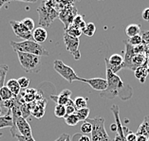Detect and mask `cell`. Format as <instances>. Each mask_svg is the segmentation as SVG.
<instances>
[{"label":"cell","instance_id":"f35d334b","mask_svg":"<svg viewBox=\"0 0 149 141\" xmlns=\"http://www.w3.org/2000/svg\"><path fill=\"white\" fill-rule=\"evenodd\" d=\"M141 36L143 40L144 44L149 46V30H143L141 32Z\"/></svg>","mask_w":149,"mask_h":141},{"label":"cell","instance_id":"ee69618b","mask_svg":"<svg viewBox=\"0 0 149 141\" xmlns=\"http://www.w3.org/2000/svg\"><path fill=\"white\" fill-rule=\"evenodd\" d=\"M136 141H148L147 137H145L143 135H137V140Z\"/></svg>","mask_w":149,"mask_h":141},{"label":"cell","instance_id":"277c9868","mask_svg":"<svg viewBox=\"0 0 149 141\" xmlns=\"http://www.w3.org/2000/svg\"><path fill=\"white\" fill-rule=\"evenodd\" d=\"M86 121L92 125L91 137H90L91 141H111L104 128V118H88Z\"/></svg>","mask_w":149,"mask_h":141},{"label":"cell","instance_id":"e575fe53","mask_svg":"<svg viewBox=\"0 0 149 141\" xmlns=\"http://www.w3.org/2000/svg\"><path fill=\"white\" fill-rule=\"evenodd\" d=\"M92 131V125L89 123L88 121H85L81 126V132L83 133V135H88V133H91Z\"/></svg>","mask_w":149,"mask_h":141},{"label":"cell","instance_id":"ffe728a7","mask_svg":"<svg viewBox=\"0 0 149 141\" xmlns=\"http://www.w3.org/2000/svg\"><path fill=\"white\" fill-rule=\"evenodd\" d=\"M12 112H8L5 115L0 117V129L2 128H7L13 126V117H12Z\"/></svg>","mask_w":149,"mask_h":141},{"label":"cell","instance_id":"7c38bea8","mask_svg":"<svg viewBox=\"0 0 149 141\" xmlns=\"http://www.w3.org/2000/svg\"><path fill=\"white\" fill-rule=\"evenodd\" d=\"M123 44L125 45V58H123V67L126 68V69L131 70L132 61H133L134 56H135V53H134V48L127 41H123Z\"/></svg>","mask_w":149,"mask_h":141},{"label":"cell","instance_id":"d6a6232c","mask_svg":"<svg viewBox=\"0 0 149 141\" xmlns=\"http://www.w3.org/2000/svg\"><path fill=\"white\" fill-rule=\"evenodd\" d=\"M127 42H128L132 46H140L141 44H143V38H141V34L133 36V37L129 38V40Z\"/></svg>","mask_w":149,"mask_h":141},{"label":"cell","instance_id":"7bdbcfd3","mask_svg":"<svg viewBox=\"0 0 149 141\" xmlns=\"http://www.w3.org/2000/svg\"><path fill=\"white\" fill-rule=\"evenodd\" d=\"M68 133H63V135H61L55 141H66V139L68 138Z\"/></svg>","mask_w":149,"mask_h":141},{"label":"cell","instance_id":"9c48e42d","mask_svg":"<svg viewBox=\"0 0 149 141\" xmlns=\"http://www.w3.org/2000/svg\"><path fill=\"white\" fill-rule=\"evenodd\" d=\"M76 15H78L77 9H76V7L74 5H71L65 10H63L62 12H60L58 18L63 22V24L65 25V30H66V28H68L72 24Z\"/></svg>","mask_w":149,"mask_h":141},{"label":"cell","instance_id":"f1b7e54d","mask_svg":"<svg viewBox=\"0 0 149 141\" xmlns=\"http://www.w3.org/2000/svg\"><path fill=\"white\" fill-rule=\"evenodd\" d=\"M89 109L88 108H84V109H79L76 112V115L78 117L80 121H86L88 118Z\"/></svg>","mask_w":149,"mask_h":141},{"label":"cell","instance_id":"1f68e13d","mask_svg":"<svg viewBox=\"0 0 149 141\" xmlns=\"http://www.w3.org/2000/svg\"><path fill=\"white\" fill-rule=\"evenodd\" d=\"M65 107H66V113H67L66 115L76 114V112H77V108H76L75 104H74V102L71 99L70 100V102L67 103V105L65 106Z\"/></svg>","mask_w":149,"mask_h":141},{"label":"cell","instance_id":"b9f144b4","mask_svg":"<svg viewBox=\"0 0 149 141\" xmlns=\"http://www.w3.org/2000/svg\"><path fill=\"white\" fill-rule=\"evenodd\" d=\"M141 16H143V19L149 22V8H145L143 10V13H141Z\"/></svg>","mask_w":149,"mask_h":141},{"label":"cell","instance_id":"5b68a950","mask_svg":"<svg viewBox=\"0 0 149 141\" xmlns=\"http://www.w3.org/2000/svg\"><path fill=\"white\" fill-rule=\"evenodd\" d=\"M18 60L26 72H38L40 69V57L23 52H16Z\"/></svg>","mask_w":149,"mask_h":141},{"label":"cell","instance_id":"c3c4849f","mask_svg":"<svg viewBox=\"0 0 149 141\" xmlns=\"http://www.w3.org/2000/svg\"><path fill=\"white\" fill-rule=\"evenodd\" d=\"M66 141H71V138H70V135L68 136V138L66 139Z\"/></svg>","mask_w":149,"mask_h":141},{"label":"cell","instance_id":"e0dca14e","mask_svg":"<svg viewBox=\"0 0 149 141\" xmlns=\"http://www.w3.org/2000/svg\"><path fill=\"white\" fill-rule=\"evenodd\" d=\"M137 135H143L145 137H149V115L144 117L143 120L141 121L139 129L136 133Z\"/></svg>","mask_w":149,"mask_h":141},{"label":"cell","instance_id":"ba28073f","mask_svg":"<svg viewBox=\"0 0 149 141\" xmlns=\"http://www.w3.org/2000/svg\"><path fill=\"white\" fill-rule=\"evenodd\" d=\"M64 43L66 46L67 50L70 52L75 60H79L81 58V53L79 50L80 40L79 38L72 37L64 31Z\"/></svg>","mask_w":149,"mask_h":141},{"label":"cell","instance_id":"681fc988","mask_svg":"<svg viewBox=\"0 0 149 141\" xmlns=\"http://www.w3.org/2000/svg\"><path fill=\"white\" fill-rule=\"evenodd\" d=\"M1 135H1V133H0V137H1Z\"/></svg>","mask_w":149,"mask_h":141},{"label":"cell","instance_id":"8fae6325","mask_svg":"<svg viewBox=\"0 0 149 141\" xmlns=\"http://www.w3.org/2000/svg\"><path fill=\"white\" fill-rule=\"evenodd\" d=\"M111 112L114 115V118H115V123L117 124V135H116L114 141H126L125 138V131H123V126L121 123V119H120V115H119V106L117 105H112L110 108Z\"/></svg>","mask_w":149,"mask_h":141},{"label":"cell","instance_id":"52a82bcc","mask_svg":"<svg viewBox=\"0 0 149 141\" xmlns=\"http://www.w3.org/2000/svg\"><path fill=\"white\" fill-rule=\"evenodd\" d=\"M13 126L10 129V133L13 137H15L17 135L23 136H32L31 125L29 124L26 118L23 117H18L13 118Z\"/></svg>","mask_w":149,"mask_h":141},{"label":"cell","instance_id":"836d02e7","mask_svg":"<svg viewBox=\"0 0 149 141\" xmlns=\"http://www.w3.org/2000/svg\"><path fill=\"white\" fill-rule=\"evenodd\" d=\"M21 22L23 23V25L25 27H26L30 31H33L34 30V21L31 19V18L30 17H27V18H24V19L21 21Z\"/></svg>","mask_w":149,"mask_h":141},{"label":"cell","instance_id":"f546056e","mask_svg":"<svg viewBox=\"0 0 149 141\" xmlns=\"http://www.w3.org/2000/svg\"><path fill=\"white\" fill-rule=\"evenodd\" d=\"M65 121L68 126H75L78 124V122L80 121L78 117L76 115V114H72V115H68L65 117Z\"/></svg>","mask_w":149,"mask_h":141},{"label":"cell","instance_id":"7a4b0ae2","mask_svg":"<svg viewBox=\"0 0 149 141\" xmlns=\"http://www.w3.org/2000/svg\"><path fill=\"white\" fill-rule=\"evenodd\" d=\"M10 46H13L15 52H23L29 53L36 56H49V53L48 50H46L43 46L34 42L33 40H26L22 42H10Z\"/></svg>","mask_w":149,"mask_h":141},{"label":"cell","instance_id":"603a6c76","mask_svg":"<svg viewBox=\"0 0 149 141\" xmlns=\"http://www.w3.org/2000/svg\"><path fill=\"white\" fill-rule=\"evenodd\" d=\"M95 31H96L95 25L90 22V23H86V27L82 30V33L85 34L86 36H88V37H92L94 33H95Z\"/></svg>","mask_w":149,"mask_h":141},{"label":"cell","instance_id":"60d3db41","mask_svg":"<svg viewBox=\"0 0 149 141\" xmlns=\"http://www.w3.org/2000/svg\"><path fill=\"white\" fill-rule=\"evenodd\" d=\"M15 137L17 138L18 141H35L32 136H23V135H17Z\"/></svg>","mask_w":149,"mask_h":141},{"label":"cell","instance_id":"bcb514c9","mask_svg":"<svg viewBox=\"0 0 149 141\" xmlns=\"http://www.w3.org/2000/svg\"><path fill=\"white\" fill-rule=\"evenodd\" d=\"M111 130H112L113 132H116V131H117V124H116V123L112 124V125H111Z\"/></svg>","mask_w":149,"mask_h":141},{"label":"cell","instance_id":"7402d4cb","mask_svg":"<svg viewBox=\"0 0 149 141\" xmlns=\"http://www.w3.org/2000/svg\"><path fill=\"white\" fill-rule=\"evenodd\" d=\"M13 94L10 91V89L7 87L6 85H4L3 87L0 89V103L2 102H7V100H10L14 99Z\"/></svg>","mask_w":149,"mask_h":141},{"label":"cell","instance_id":"d4e9b609","mask_svg":"<svg viewBox=\"0 0 149 141\" xmlns=\"http://www.w3.org/2000/svg\"><path fill=\"white\" fill-rule=\"evenodd\" d=\"M73 102H74L76 108H77V110L84 109V108H88V100H86V97H77L75 99V100H73Z\"/></svg>","mask_w":149,"mask_h":141},{"label":"cell","instance_id":"5bb4252c","mask_svg":"<svg viewBox=\"0 0 149 141\" xmlns=\"http://www.w3.org/2000/svg\"><path fill=\"white\" fill-rule=\"evenodd\" d=\"M70 97H71V91H70V90L65 89L58 96L52 95V96H50V99H52V100H54V102H56V104L66 106L67 103L70 102Z\"/></svg>","mask_w":149,"mask_h":141},{"label":"cell","instance_id":"83f0119b","mask_svg":"<svg viewBox=\"0 0 149 141\" xmlns=\"http://www.w3.org/2000/svg\"><path fill=\"white\" fill-rule=\"evenodd\" d=\"M45 105H46V102L43 103L42 105L37 104L36 106H34V109H33V111H32V115L37 118H42L43 115H44V113H45Z\"/></svg>","mask_w":149,"mask_h":141},{"label":"cell","instance_id":"3957f363","mask_svg":"<svg viewBox=\"0 0 149 141\" xmlns=\"http://www.w3.org/2000/svg\"><path fill=\"white\" fill-rule=\"evenodd\" d=\"M37 12L39 14L38 24L41 28H49L52 23L56 19L59 15L55 10L52 7H50L47 1H43L41 5L37 9Z\"/></svg>","mask_w":149,"mask_h":141},{"label":"cell","instance_id":"30bf717a","mask_svg":"<svg viewBox=\"0 0 149 141\" xmlns=\"http://www.w3.org/2000/svg\"><path fill=\"white\" fill-rule=\"evenodd\" d=\"M10 27H12V28H13L14 34H15L17 37L24 39V41L32 39L31 31L29 30L28 28L24 26L23 23L21 22V21L12 20V21H10Z\"/></svg>","mask_w":149,"mask_h":141},{"label":"cell","instance_id":"d6986e66","mask_svg":"<svg viewBox=\"0 0 149 141\" xmlns=\"http://www.w3.org/2000/svg\"><path fill=\"white\" fill-rule=\"evenodd\" d=\"M146 61H147V59H146V55H145V54H135V56H134L133 61H132L131 70L135 71L138 67L143 66Z\"/></svg>","mask_w":149,"mask_h":141},{"label":"cell","instance_id":"484cf974","mask_svg":"<svg viewBox=\"0 0 149 141\" xmlns=\"http://www.w3.org/2000/svg\"><path fill=\"white\" fill-rule=\"evenodd\" d=\"M71 25H73L74 27L78 28L82 30L83 28L86 27V23L85 22V20H84V16L81 15V14H78V15H76V17L74 18L73 22H72Z\"/></svg>","mask_w":149,"mask_h":141},{"label":"cell","instance_id":"4316f807","mask_svg":"<svg viewBox=\"0 0 149 141\" xmlns=\"http://www.w3.org/2000/svg\"><path fill=\"white\" fill-rule=\"evenodd\" d=\"M8 70H9V66L7 64H1L0 66V89L4 86L6 75Z\"/></svg>","mask_w":149,"mask_h":141},{"label":"cell","instance_id":"7dc6e473","mask_svg":"<svg viewBox=\"0 0 149 141\" xmlns=\"http://www.w3.org/2000/svg\"><path fill=\"white\" fill-rule=\"evenodd\" d=\"M2 114H3V110H2L1 105H0V117H2Z\"/></svg>","mask_w":149,"mask_h":141},{"label":"cell","instance_id":"cb8c5ba5","mask_svg":"<svg viewBox=\"0 0 149 141\" xmlns=\"http://www.w3.org/2000/svg\"><path fill=\"white\" fill-rule=\"evenodd\" d=\"M65 32L75 38H80V36L82 35V30H80V28L74 27L73 25H70L68 28H66V30H65Z\"/></svg>","mask_w":149,"mask_h":141},{"label":"cell","instance_id":"2e32d148","mask_svg":"<svg viewBox=\"0 0 149 141\" xmlns=\"http://www.w3.org/2000/svg\"><path fill=\"white\" fill-rule=\"evenodd\" d=\"M134 72H135L136 78L139 79L141 82H145V79H146V77L148 76V64H147V61L141 66L138 67Z\"/></svg>","mask_w":149,"mask_h":141},{"label":"cell","instance_id":"ab89813d","mask_svg":"<svg viewBox=\"0 0 149 141\" xmlns=\"http://www.w3.org/2000/svg\"><path fill=\"white\" fill-rule=\"evenodd\" d=\"M125 138H126V141H136L137 140V135H136V133L129 132L125 135Z\"/></svg>","mask_w":149,"mask_h":141},{"label":"cell","instance_id":"9a60e30c","mask_svg":"<svg viewBox=\"0 0 149 141\" xmlns=\"http://www.w3.org/2000/svg\"><path fill=\"white\" fill-rule=\"evenodd\" d=\"M31 33H32V40L34 42L38 43V44L44 43L47 40V38H48V32H47L46 28L41 27L34 28Z\"/></svg>","mask_w":149,"mask_h":141},{"label":"cell","instance_id":"f6af8a7d","mask_svg":"<svg viewBox=\"0 0 149 141\" xmlns=\"http://www.w3.org/2000/svg\"><path fill=\"white\" fill-rule=\"evenodd\" d=\"M7 3H9V1H5V0L3 1V0H0V9H1L5 4H7Z\"/></svg>","mask_w":149,"mask_h":141},{"label":"cell","instance_id":"6da1fadb","mask_svg":"<svg viewBox=\"0 0 149 141\" xmlns=\"http://www.w3.org/2000/svg\"><path fill=\"white\" fill-rule=\"evenodd\" d=\"M107 87L104 92H101V97L104 99H114L120 97L122 100H128L132 96V89L129 85L123 82L122 79L117 74H114L107 67Z\"/></svg>","mask_w":149,"mask_h":141},{"label":"cell","instance_id":"44dd1931","mask_svg":"<svg viewBox=\"0 0 149 141\" xmlns=\"http://www.w3.org/2000/svg\"><path fill=\"white\" fill-rule=\"evenodd\" d=\"M141 26L138 24H130L125 28V34L129 38L141 34Z\"/></svg>","mask_w":149,"mask_h":141},{"label":"cell","instance_id":"f907efd6","mask_svg":"<svg viewBox=\"0 0 149 141\" xmlns=\"http://www.w3.org/2000/svg\"><path fill=\"white\" fill-rule=\"evenodd\" d=\"M148 141H149V137H148Z\"/></svg>","mask_w":149,"mask_h":141},{"label":"cell","instance_id":"8d00e7d4","mask_svg":"<svg viewBox=\"0 0 149 141\" xmlns=\"http://www.w3.org/2000/svg\"><path fill=\"white\" fill-rule=\"evenodd\" d=\"M146 46L144 43L138 46H133L134 48V53L135 54H145V50H146Z\"/></svg>","mask_w":149,"mask_h":141},{"label":"cell","instance_id":"4dcf8cb0","mask_svg":"<svg viewBox=\"0 0 149 141\" xmlns=\"http://www.w3.org/2000/svg\"><path fill=\"white\" fill-rule=\"evenodd\" d=\"M54 115L57 118H65L66 117V107L64 105H59V104H56L55 108H54Z\"/></svg>","mask_w":149,"mask_h":141},{"label":"cell","instance_id":"d590c367","mask_svg":"<svg viewBox=\"0 0 149 141\" xmlns=\"http://www.w3.org/2000/svg\"><path fill=\"white\" fill-rule=\"evenodd\" d=\"M18 84H19L20 88L22 89H27L30 84V79H28L27 77H21L17 79Z\"/></svg>","mask_w":149,"mask_h":141},{"label":"cell","instance_id":"8992f818","mask_svg":"<svg viewBox=\"0 0 149 141\" xmlns=\"http://www.w3.org/2000/svg\"><path fill=\"white\" fill-rule=\"evenodd\" d=\"M53 66H54V70L60 76H62V78H64L66 81L70 82V84H72L75 81L84 82V79L78 77L77 74L75 73V71L70 66H67L66 64L62 62L61 60L54 61Z\"/></svg>","mask_w":149,"mask_h":141},{"label":"cell","instance_id":"74e56055","mask_svg":"<svg viewBox=\"0 0 149 141\" xmlns=\"http://www.w3.org/2000/svg\"><path fill=\"white\" fill-rule=\"evenodd\" d=\"M72 141H91V139L86 135H76Z\"/></svg>","mask_w":149,"mask_h":141},{"label":"cell","instance_id":"4fadbf2b","mask_svg":"<svg viewBox=\"0 0 149 141\" xmlns=\"http://www.w3.org/2000/svg\"><path fill=\"white\" fill-rule=\"evenodd\" d=\"M84 82H86L94 90L104 92L107 87V79L103 78H93V79H84Z\"/></svg>","mask_w":149,"mask_h":141},{"label":"cell","instance_id":"ac0fdd59","mask_svg":"<svg viewBox=\"0 0 149 141\" xmlns=\"http://www.w3.org/2000/svg\"><path fill=\"white\" fill-rule=\"evenodd\" d=\"M6 86L10 89V91L13 94V96L17 97V96L19 95L21 92V88L19 86V84H18L17 79H10L8 81V82L6 84Z\"/></svg>","mask_w":149,"mask_h":141}]
</instances>
